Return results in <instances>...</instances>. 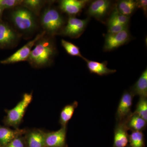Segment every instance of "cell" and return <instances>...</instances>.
<instances>
[{
	"mask_svg": "<svg viewBox=\"0 0 147 147\" xmlns=\"http://www.w3.org/2000/svg\"><path fill=\"white\" fill-rule=\"evenodd\" d=\"M88 21V19H81L70 16L61 34L71 38H77L84 32Z\"/></svg>",
	"mask_w": 147,
	"mask_h": 147,
	"instance_id": "8992f818",
	"label": "cell"
},
{
	"mask_svg": "<svg viewBox=\"0 0 147 147\" xmlns=\"http://www.w3.org/2000/svg\"><path fill=\"white\" fill-rule=\"evenodd\" d=\"M44 133L39 129L26 131L24 137L26 147H45Z\"/></svg>",
	"mask_w": 147,
	"mask_h": 147,
	"instance_id": "5bb4252c",
	"label": "cell"
},
{
	"mask_svg": "<svg viewBox=\"0 0 147 147\" xmlns=\"http://www.w3.org/2000/svg\"><path fill=\"white\" fill-rule=\"evenodd\" d=\"M133 96L129 91L123 93L120 100L116 114L117 122L125 120L131 115Z\"/></svg>",
	"mask_w": 147,
	"mask_h": 147,
	"instance_id": "ba28073f",
	"label": "cell"
},
{
	"mask_svg": "<svg viewBox=\"0 0 147 147\" xmlns=\"http://www.w3.org/2000/svg\"><path fill=\"white\" fill-rule=\"evenodd\" d=\"M32 98V93L24 94L21 100L14 108L7 110V115L4 120L6 125L18 129L26 110L31 102Z\"/></svg>",
	"mask_w": 147,
	"mask_h": 147,
	"instance_id": "277c9868",
	"label": "cell"
},
{
	"mask_svg": "<svg viewBox=\"0 0 147 147\" xmlns=\"http://www.w3.org/2000/svg\"><path fill=\"white\" fill-rule=\"evenodd\" d=\"M125 123L128 130L131 131H142L147 126V121L133 113L125 120Z\"/></svg>",
	"mask_w": 147,
	"mask_h": 147,
	"instance_id": "ac0fdd59",
	"label": "cell"
},
{
	"mask_svg": "<svg viewBox=\"0 0 147 147\" xmlns=\"http://www.w3.org/2000/svg\"><path fill=\"white\" fill-rule=\"evenodd\" d=\"M78 105V102L75 101L65 106L60 113L59 123L61 127H67L69 121L71 119L74 113V110Z\"/></svg>",
	"mask_w": 147,
	"mask_h": 147,
	"instance_id": "d6986e66",
	"label": "cell"
},
{
	"mask_svg": "<svg viewBox=\"0 0 147 147\" xmlns=\"http://www.w3.org/2000/svg\"><path fill=\"white\" fill-rule=\"evenodd\" d=\"M128 131L125 120L117 122L114 132L113 147H125L127 146L129 135Z\"/></svg>",
	"mask_w": 147,
	"mask_h": 147,
	"instance_id": "4fadbf2b",
	"label": "cell"
},
{
	"mask_svg": "<svg viewBox=\"0 0 147 147\" xmlns=\"http://www.w3.org/2000/svg\"><path fill=\"white\" fill-rule=\"evenodd\" d=\"M84 60L87 63V67L91 73L97 74L99 76H104L116 72V69H111L107 67V62H98L95 61L89 60L85 58Z\"/></svg>",
	"mask_w": 147,
	"mask_h": 147,
	"instance_id": "2e32d148",
	"label": "cell"
},
{
	"mask_svg": "<svg viewBox=\"0 0 147 147\" xmlns=\"http://www.w3.org/2000/svg\"><path fill=\"white\" fill-rule=\"evenodd\" d=\"M24 135L16 137L5 147H26Z\"/></svg>",
	"mask_w": 147,
	"mask_h": 147,
	"instance_id": "83f0119b",
	"label": "cell"
},
{
	"mask_svg": "<svg viewBox=\"0 0 147 147\" xmlns=\"http://www.w3.org/2000/svg\"><path fill=\"white\" fill-rule=\"evenodd\" d=\"M108 33L114 34L119 32L127 28V26L122 25L118 23L108 20Z\"/></svg>",
	"mask_w": 147,
	"mask_h": 147,
	"instance_id": "484cf974",
	"label": "cell"
},
{
	"mask_svg": "<svg viewBox=\"0 0 147 147\" xmlns=\"http://www.w3.org/2000/svg\"><path fill=\"white\" fill-rule=\"evenodd\" d=\"M40 22L44 31L51 36L61 33L65 23L59 11L50 7L42 13Z\"/></svg>",
	"mask_w": 147,
	"mask_h": 147,
	"instance_id": "7a4b0ae2",
	"label": "cell"
},
{
	"mask_svg": "<svg viewBox=\"0 0 147 147\" xmlns=\"http://www.w3.org/2000/svg\"><path fill=\"white\" fill-rule=\"evenodd\" d=\"M11 19L15 26L24 32H31L36 28L34 14L24 7L14 9L11 14Z\"/></svg>",
	"mask_w": 147,
	"mask_h": 147,
	"instance_id": "3957f363",
	"label": "cell"
},
{
	"mask_svg": "<svg viewBox=\"0 0 147 147\" xmlns=\"http://www.w3.org/2000/svg\"><path fill=\"white\" fill-rule=\"evenodd\" d=\"M89 1L87 0H62L60 2L59 7L63 12L73 16L80 13Z\"/></svg>",
	"mask_w": 147,
	"mask_h": 147,
	"instance_id": "7c38bea8",
	"label": "cell"
},
{
	"mask_svg": "<svg viewBox=\"0 0 147 147\" xmlns=\"http://www.w3.org/2000/svg\"><path fill=\"white\" fill-rule=\"evenodd\" d=\"M130 38L127 28L117 33H108L105 36L103 50L105 51L115 50L128 42Z\"/></svg>",
	"mask_w": 147,
	"mask_h": 147,
	"instance_id": "52a82bcc",
	"label": "cell"
},
{
	"mask_svg": "<svg viewBox=\"0 0 147 147\" xmlns=\"http://www.w3.org/2000/svg\"><path fill=\"white\" fill-rule=\"evenodd\" d=\"M46 34V32L44 31L38 34L34 39L29 41L23 47L13 53V55H11L10 57L1 61L0 63L2 64H10L28 60L31 53L32 47L35 45L36 43L39 39L42 38Z\"/></svg>",
	"mask_w": 147,
	"mask_h": 147,
	"instance_id": "5b68a950",
	"label": "cell"
},
{
	"mask_svg": "<svg viewBox=\"0 0 147 147\" xmlns=\"http://www.w3.org/2000/svg\"><path fill=\"white\" fill-rule=\"evenodd\" d=\"M111 5V2L110 1L96 0L91 3L87 13L89 16L100 20L107 15L110 11Z\"/></svg>",
	"mask_w": 147,
	"mask_h": 147,
	"instance_id": "8fae6325",
	"label": "cell"
},
{
	"mask_svg": "<svg viewBox=\"0 0 147 147\" xmlns=\"http://www.w3.org/2000/svg\"><path fill=\"white\" fill-rule=\"evenodd\" d=\"M137 7L142 9L146 14L147 11V0H140L137 1Z\"/></svg>",
	"mask_w": 147,
	"mask_h": 147,
	"instance_id": "f1b7e54d",
	"label": "cell"
},
{
	"mask_svg": "<svg viewBox=\"0 0 147 147\" xmlns=\"http://www.w3.org/2000/svg\"><path fill=\"white\" fill-rule=\"evenodd\" d=\"M137 8V1L123 0L119 2L117 9L121 14L129 16Z\"/></svg>",
	"mask_w": 147,
	"mask_h": 147,
	"instance_id": "ffe728a7",
	"label": "cell"
},
{
	"mask_svg": "<svg viewBox=\"0 0 147 147\" xmlns=\"http://www.w3.org/2000/svg\"><path fill=\"white\" fill-rule=\"evenodd\" d=\"M46 34L36 43L27 60L34 68H42L50 66L57 53L53 38L50 36H46Z\"/></svg>",
	"mask_w": 147,
	"mask_h": 147,
	"instance_id": "6da1fadb",
	"label": "cell"
},
{
	"mask_svg": "<svg viewBox=\"0 0 147 147\" xmlns=\"http://www.w3.org/2000/svg\"><path fill=\"white\" fill-rule=\"evenodd\" d=\"M17 33L8 24L0 23V48L13 47L18 41Z\"/></svg>",
	"mask_w": 147,
	"mask_h": 147,
	"instance_id": "30bf717a",
	"label": "cell"
},
{
	"mask_svg": "<svg viewBox=\"0 0 147 147\" xmlns=\"http://www.w3.org/2000/svg\"><path fill=\"white\" fill-rule=\"evenodd\" d=\"M4 10V9H3L2 8V7L0 6V18H1L2 15L3 11Z\"/></svg>",
	"mask_w": 147,
	"mask_h": 147,
	"instance_id": "f546056e",
	"label": "cell"
},
{
	"mask_svg": "<svg viewBox=\"0 0 147 147\" xmlns=\"http://www.w3.org/2000/svg\"><path fill=\"white\" fill-rule=\"evenodd\" d=\"M0 147H2L1 146V145H0Z\"/></svg>",
	"mask_w": 147,
	"mask_h": 147,
	"instance_id": "1f68e13d",
	"label": "cell"
},
{
	"mask_svg": "<svg viewBox=\"0 0 147 147\" xmlns=\"http://www.w3.org/2000/svg\"><path fill=\"white\" fill-rule=\"evenodd\" d=\"M22 2L21 0H0V6L4 9L13 8L21 5Z\"/></svg>",
	"mask_w": 147,
	"mask_h": 147,
	"instance_id": "4316f807",
	"label": "cell"
},
{
	"mask_svg": "<svg viewBox=\"0 0 147 147\" xmlns=\"http://www.w3.org/2000/svg\"><path fill=\"white\" fill-rule=\"evenodd\" d=\"M109 20L122 25L127 26L129 22V16L121 14L116 8L111 14Z\"/></svg>",
	"mask_w": 147,
	"mask_h": 147,
	"instance_id": "d4e9b609",
	"label": "cell"
},
{
	"mask_svg": "<svg viewBox=\"0 0 147 147\" xmlns=\"http://www.w3.org/2000/svg\"><path fill=\"white\" fill-rule=\"evenodd\" d=\"M67 127L56 131L45 132V147H67Z\"/></svg>",
	"mask_w": 147,
	"mask_h": 147,
	"instance_id": "9c48e42d",
	"label": "cell"
},
{
	"mask_svg": "<svg viewBox=\"0 0 147 147\" xmlns=\"http://www.w3.org/2000/svg\"><path fill=\"white\" fill-rule=\"evenodd\" d=\"M62 46L69 55L74 57H78L84 59L85 58L82 55L80 49L78 46L72 42H69L64 39L61 40Z\"/></svg>",
	"mask_w": 147,
	"mask_h": 147,
	"instance_id": "603a6c76",
	"label": "cell"
},
{
	"mask_svg": "<svg viewBox=\"0 0 147 147\" xmlns=\"http://www.w3.org/2000/svg\"><path fill=\"white\" fill-rule=\"evenodd\" d=\"M26 131L25 129H12L0 125V145L2 147H5L16 137L25 134Z\"/></svg>",
	"mask_w": 147,
	"mask_h": 147,
	"instance_id": "9a60e30c",
	"label": "cell"
},
{
	"mask_svg": "<svg viewBox=\"0 0 147 147\" xmlns=\"http://www.w3.org/2000/svg\"><path fill=\"white\" fill-rule=\"evenodd\" d=\"M147 121V98L139 97L134 113Z\"/></svg>",
	"mask_w": 147,
	"mask_h": 147,
	"instance_id": "cb8c5ba5",
	"label": "cell"
},
{
	"mask_svg": "<svg viewBox=\"0 0 147 147\" xmlns=\"http://www.w3.org/2000/svg\"><path fill=\"white\" fill-rule=\"evenodd\" d=\"M125 147H130V146H126Z\"/></svg>",
	"mask_w": 147,
	"mask_h": 147,
	"instance_id": "4dcf8cb0",
	"label": "cell"
},
{
	"mask_svg": "<svg viewBox=\"0 0 147 147\" xmlns=\"http://www.w3.org/2000/svg\"><path fill=\"white\" fill-rule=\"evenodd\" d=\"M45 2L40 0H25L23 1L21 5L28 9L34 15L38 16Z\"/></svg>",
	"mask_w": 147,
	"mask_h": 147,
	"instance_id": "44dd1931",
	"label": "cell"
},
{
	"mask_svg": "<svg viewBox=\"0 0 147 147\" xmlns=\"http://www.w3.org/2000/svg\"><path fill=\"white\" fill-rule=\"evenodd\" d=\"M129 142L131 147H145L144 136L142 131H132L129 135Z\"/></svg>",
	"mask_w": 147,
	"mask_h": 147,
	"instance_id": "7402d4cb",
	"label": "cell"
},
{
	"mask_svg": "<svg viewBox=\"0 0 147 147\" xmlns=\"http://www.w3.org/2000/svg\"><path fill=\"white\" fill-rule=\"evenodd\" d=\"M133 96L147 98V69L143 71L137 82L129 91Z\"/></svg>",
	"mask_w": 147,
	"mask_h": 147,
	"instance_id": "e0dca14e",
	"label": "cell"
}]
</instances>
